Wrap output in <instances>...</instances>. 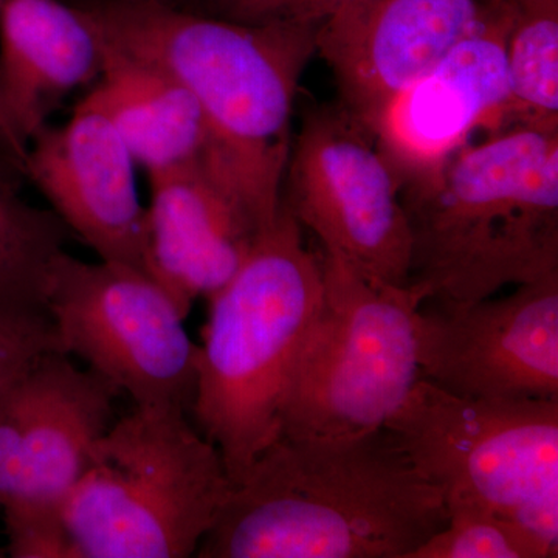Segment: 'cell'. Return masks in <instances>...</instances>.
<instances>
[{
    "instance_id": "cell-1",
    "label": "cell",
    "mask_w": 558,
    "mask_h": 558,
    "mask_svg": "<svg viewBox=\"0 0 558 558\" xmlns=\"http://www.w3.org/2000/svg\"><path fill=\"white\" fill-rule=\"evenodd\" d=\"M106 46L146 62L199 102L209 130L204 160L259 230L277 219L292 148L301 75L318 28L256 25L172 0L80 3Z\"/></svg>"
},
{
    "instance_id": "cell-2",
    "label": "cell",
    "mask_w": 558,
    "mask_h": 558,
    "mask_svg": "<svg viewBox=\"0 0 558 558\" xmlns=\"http://www.w3.org/2000/svg\"><path fill=\"white\" fill-rule=\"evenodd\" d=\"M449 521L446 499L387 428L279 436L220 509L201 558H411Z\"/></svg>"
},
{
    "instance_id": "cell-3",
    "label": "cell",
    "mask_w": 558,
    "mask_h": 558,
    "mask_svg": "<svg viewBox=\"0 0 558 558\" xmlns=\"http://www.w3.org/2000/svg\"><path fill=\"white\" fill-rule=\"evenodd\" d=\"M411 286L478 301L558 274V130L509 126L403 191Z\"/></svg>"
},
{
    "instance_id": "cell-4",
    "label": "cell",
    "mask_w": 558,
    "mask_h": 558,
    "mask_svg": "<svg viewBox=\"0 0 558 558\" xmlns=\"http://www.w3.org/2000/svg\"><path fill=\"white\" fill-rule=\"evenodd\" d=\"M323 299L322 260L284 204L247 258L208 299L191 413L231 486L281 435V405Z\"/></svg>"
},
{
    "instance_id": "cell-5",
    "label": "cell",
    "mask_w": 558,
    "mask_h": 558,
    "mask_svg": "<svg viewBox=\"0 0 558 558\" xmlns=\"http://www.w3.org/2000/svg\"><path fill=\"white\" fill-rule=\"evenodd\" d=\"M186 414L137 405L97 440L61 506L75 558L196 556L231 483Z\"/></svg>"
},
{
    "instance_id": "cell-6",
    "label": "cell",
    "mask_w": 558,
    "mask_h": 558,
    "mask_svg": "<svg viewBox=\"0 0 558 558\" xmlns=\"http://www.w3.org/2000/svg\"><path fill=\"white\" fill-rule=\"evenodd\" d=\"M323 299L281 405V435L339 439L384 428L421 379L416 286L381 281L323 252Z\"/></svg>"
},
{
    "instance_id": "cell-7",
    "label": "cell",
    "mask_w": 558,
    "mask_h": 558,
    "mask_svg": "<svg viewBox=\"0 0 558 558\" xmlns=\"http://www.w3.org/2000/svg\"><path fill=\"white\" fill-rule=\"evenodd\" d=\"M385 428L449 502H470L558 553V399H472L421 379Z\"/></svg>"
},
{
    "instance_id": "cell-8",
    "label": "cell",
    "mask_w": 558,
    "mask_h": 558,
    "mask_svg": "<svg viewBox=\"0 0 558 558\" xmlns=\"http://www.w3.org/2000/svg\"><path fill=\"white\" fill-rule=\"evenodd\" d=\"M47 312L65 352L138 407L193 409L199 344L171 293L148 271L62 252L51 266Z\"/></svg>"
},
{
    "instance_id": "cell-9",
    "label": "cell",
    "mask_w": 558,
    "mask_h": 558,
    "mask_svg": "<svg viewBox=\"0 0 558 558\" xmlns=\"http://www.w3.org/2000/svg\"><path fill=\"white\" fill-rule=\"evenodd\" d=\"M282 204L323 252L385 282L407 286L411 227L402 180L373 132L341 102L304 116L292 140Z\"/></svg>"
},
{
    "instance_id": "cell-10",
    "label": "cell",
    "mask_w": 558,
    "mask_h": 558,
    "mask_svg": "<svg viewBox=\"0 0 558 558\" xmlns=\"http://www.w3.org/2000/svg\"><path fill=\"white\" fill-rule=\"evenodd\" d=\"M478 301L425 300L424 379L461 398L558 399V274Z\"/></svg>"
},
{
    "instance_id": "cell-11",
    "label": "cell",
    "mask_w": 558,
    "mask_h": 558,
    "mask_svg": "<svg viewBox=\"0 0 558 558\" xmlns=\"http://www.w3.org/2000/svg\"><path fill=\"white\" fill-rule=\"evenodd\" d=\"M515 5L490 13L427 75L402 92L371 128L403 191L436 174L478 128H506L508 38Z\"/></svg>"
},
{
    "instance_id": "cell-12",
    "label": "cell",
    "mask_w": 558,
    "mask_h": 558,
    "mask_svg": "<svg viewBox=\"0 0 558 558\" xmlns=\"http://www.w3.org/2000/svg\"><path fill=\"white\" fill-rule=\"evenodd\" d=\"M135 167L90 90L64 124L49 123L28 142L24 178L38 186L70 233L100 259L148 271V218Z\"/></svg>"
},
{
    "instance_id": "cell-13",
    "label": "cell",
    "mask_w": 558,
    "mask_h": 558,
    "mask_svg": "<svg viewBox=\"0 0 558 558\" xmlns=\"http://www.w3.org/2000/svg\"><path fill=\"white\" fill-rule=\"evenodd\" d=\"M499 0H359L318 28L317 53L368 130L438 65Z\"/></svg>"
},
{
    "instance_id": "cell-14",
    "label": "cell",
    "mask_w": 558,
    "mask_h": 558,
    "mask_svg": "<svg viewBox=\"0 0 558 558\" xmlns=\"http://www.w3.org/2000/svg\"><path fill=\"white\" fill-rule=\"evenodd\" d=\"M119 395L110 381L76 368L62 352L38 360L11 381L20 478L3 513L61 510L112 424Z\"/></svg>"
},
{
    "instance_id": "cell-15",
    "label": "cell",
    "mask_w": 558,
    "mask_h": 558,
    "mask_svg": "<svg viewBox=\"0 0 558 558\" xmlns=\"http://www.w3.org/2000/svg\"><path fill=\"white\" fill-rule=\"evenodd\" d=\"M148 271L189 317L236 274L259 229L205 161L150 172Z\"/></svg>"
},
{
    "instance_id": "cell-16",
    "label": "cell",
    "mask_w": 558,
    "mask_h": 558,
    "mask_svg": "<svg viewBox=\"0 0 558 558\" xmlns=\"http://www.w3.org/2000/svg\"><path fill=\"white\" fill-rule=\"evenodd\" d=\"M100 36L64 0H3L0 9V109L28 142L73 90L97 83Z\"/></svg>"
},
{
    "instance_id": "cell-17",
    "label": "cell",
    "mask_w": 558,
    "mask_h": 558,
    "mask_svg": "<svg viewBox=\"0 0 558 558\" xmlns=\"http://www.w3.org/2000/svg\"><path fill=\"white\" fill-rule=\"evenodd\" d=\"M101 49V75L90 90L135 163L150 174L204 159L209 130L193 95L163 70L128 57L102 40Z\"/></svg>"
},
{
    "instance_id": "cell-18",
    "label": "cell",
    "mask_w": 558,
    "mask_h": 558,
    "mask_svg": "<svg viewBox=\"0 0 558 558\" xmlns=\"http://www.w3.org/2000/svg\"><path fill=\"white\" fill-rule=\"evenodd\" d=\"M69 236L51 209L22 199L0 174V317L49 315L50 270Z\"/></svg>"
},
{
    "instance_id": "cell-19",
    "label": "cell",
    "mask_w": 558,
    "mask_h": 558,
    "mask_svg": "<svg viewBox=\"0 0 558 558\" xmlns=\"http://www.w3.org/2000/svg\"><path fill=\"white\" fill-rule=\"evenodd\" d=\"M506 128L558 130V0H513Z\"/></svg>"
},
{
    "instance_id": "cell-20",
    "label": "cell",
    "mask_w": 558,
    "mask_h": 558,
    "mask_svg": "<svg viewBox=\"0 0 558 558\" xmlns=\"http://www.w3.org/2000/svg\"><path fill=\"white\" fill-rule=\"evenodd\" d=\"M449 521L411 558H550L553 550L526 529L470 505L449 502Z\"/></svg>"
},
{
    "instance_id": "cell-21",
    "label": "cell",
    "mask_w": 558,
    "mask_h": 558,
    "mask_svg": "<svg viewBox=\"0 0 558 558\" xmlns=\"http://www.w3.org/2000/svg\"><path fill=\"white\" fill-rule=\"evenodd\" d=\"M204 13L256 25L319 28L359 0H199Z\"/></svg>"
},
{
    "instance_id": "cell-22",
    "label": "cell",
    "mask_w": 558,
    "mask_h": 558,
    "mask_svg": "<svg viewBox=\"0 0 558 558\" xmlns=\"http://www.w3.org/2000/svg\"><path fill=\"white\" fill-rule=\"evenodd\" d=\"M53 352L68 354L49 315L0 317V384Z\"/></svg>"
},
{
    "instance_id": "cell-23",
    "label": "cell",
    "mask_w": 558,
    "mask_h": 558,
    "mask_svg": "<svg viewBox=\"0 0 558 558\" xmlns=\"http://www.w3.org/2000/svg\"><path fill=\"white\" fill-rule=\"evenodd\" d=\"M3 0H0V9H2ZM28 146L10 126L9 120L3 116L0 109V161L7 165L9 170L25 175V165H27Z\"/></svg>"
},
{
    "instance_id": "cell-24",
    "label": "cell",
    "mask_w": 558,
    "mask_h": 558,
    "mask_svg": "<svg viewBox=\"0 0 558 558\" xmlns=\"http://www.w3.org/2000/svg\"><path fill=\"white\" fill-rule=\"evenodd\" d=\"M0 557H3V553H2V550H0Z\"/></svg>"
},
{
    "instance_id": "cell-25",
    "label": "cell",
    "mask_w": 558,
    "mask_h": 558,
    "mask_svg": "<svg viewBox=\"0 0 558 558\" xmlns=\"http://www.w3.org/2000/svg\"><path fill=\"white\" fill-rule=\"evenodd\" d=\"M172 2H175V0H172Z\"/></svg>"
}]
</instances>
